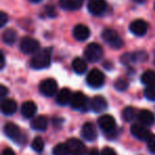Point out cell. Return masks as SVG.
Listing matches in <instances>:
<instances>
[{"mask_svg": "<svg viewBox=\"0 0 155 155\" xmlns=\"http://www.w3.org/2000/svg\"><path fill=\"white\" fill-rule=\"evenodd\" d=\"M51 64V49L47 48L37 52L31 60V67L34 69H45L48 68Z\"/></svg>", "mask_w": 155, "mask_h": 155, "instance_id": "1", "label": "cell"}, {"mask_svg": "<svg viewBox=\"0 0 155 155\" xmlns=\"http://www.w3.org/2000/svg\"><path fill=\"white\" fill-rule=\"evenodd\" d=\"M127 87H129V82L125 79H123V78H119V79L116 80V82H115V88L119 91H127Z\"/></svg>", "mask_w": 155, "mask_h": 155, "instance_id": "29", "label": "cell"}, {"mask_svg": "<svg viewBox=\"0 0 155 155\" xmlns=\"http://www.w3.org/2000/svg\"><path fill=\"white\" fill-rule=\"evenodd\" d=\"M39 91L46 97H53L58 91V83L53 79H46L39 84Z\"/></svg>", "mask_w": 155, "mask_h": 155, "instance_id": "9", "label": "cell"}, {"mask_svg": "<svg viewBox=\"0 0 155 155\" xmlns=\"http://www.w3.org/2000/svg\"><path fill=\"white\" fill-rule=\"evenodd\" d=\"M91 35V31H89L88 27L84 26V25H77L73 28V36L77 41H84Z\"/></svg>", "mask_w": 155, "mask_h": 155, "instance_id": "15", "label": "cell"}, {"mask_svg": "<svg viewBox=\"0 0 155 155\" xmlns=\"http://www.w3.org/2000/svg\"><path fill=\"white\" fill-rule=\"evenodd\" d=\"M87 100L86 96L82 93V91H75L72 94V97L70 100V105L74 110H85V106L87 105Z\"/></svg>", "mask_w": 155, "mask_h": 155, "instance_id": "11", "label": "cell"}, {"mask_svg": "<svg viewBox=\"0 0 155 155\" xmlns=\"http://www.w3.org/2000/svg\"><path fill=\"white\" fill-rule=\"evenodd\" d=\"M16 38H17V33L13 29H7L5 30V32L2 33V39L5 41V44L11 46L13 44H15Z\"/></svg>", "mask_w": 155, "mask_h": 155, "instance_id": "24", "label": "cell"}, {"mask_svg": "<svg viewBox=\"0 0 155 155\" xmlns=\"http://www.w3.org/2000/svg\"><path fill=\"white\" fill-rule=\"evenodd\" d=\"M31 147H32V149L35 151V152L41 153L44 151V148H45V142H44V140L41 139V137H35L34 139H33L32 143H31Z\"/></svg>", "mask_w": 155, "mask_h": 155, "instance_id": "28", "label": "cell"}, {"mask_svg": "<svg viewBox=\"0 0 155 155\" xmlns=\"http://www.w3.org/2000/svg\"><path fill=\"white\" fill-rule=\"evenodd\" d=\"M133 1L136 3H139V5H142V3L146 2V0H133Z\"/></svg>", "mask_w": 155, "mask_h": 155, "instance_id": "41", "label": "cell"}, {"mask_svg": "<svg viewBox=\"0 0 155 155\" xmlns=\"http://www.w3.org/2000/svg\"><path fill=\"white\" fill-rule=\"evenodd\" d=\"M3 131H5V135H7L10 139L13 140V141L21 143L25 140V137H24V135H22L21 131H20L19 127L16 125L15 123L8 122L7 124L5 125V127H3Z\"/></svg>", "mask_w": 155, "mask_h": 155, "instance_id": "6", "label": "cell"}, {"mask_svg": "<svg viewBox=\"0 0 155 155\" xmlns=\"http://www.w3.org/2000/svg\"><path fill=\"white\" fill-rule=\"evenodd\" d=\"M131 133L134 137H136L137 139L142 140V141H147L148 138L151 136V132L146 125L143 124H138V123H135L131 127Z\"/></svg>", "mask_w": 155, "mask_h": 155, "instance_id": "10", "label": "cell"}, {"mask_svg": "<svg viewBox=\"0 0 155 155\" xmlns=\"http://www.w3.org/2000/svg\"><path fill=\"white\" fill-rule=\"evenodd\" d=\"M53 155H68L69 150L67 143H58L53 148Z\"/></svg>", "mask_w": 155, "mask_h": 155, "instance_id": "27", "label": "cell"}, {"mask_svg": "<svg viewBox=\"0 0 155 155\" xmlns=\"http://www.w3.org/2000/svg\"><path fill=\"white\" fill-rule=\"evenodd\" d=\"M147 144H148V148L150 150V152L155 154V134H151V136L147 140Z\"/></svg>", "mask_w": 155, "mask_h": 155, "instance_id": "32", "label": "cell"}, {"mask_svg": "<svg viewBox=\"0 0 155 155\" xmlns=\"http://www.w3.org/2000/svg\"><path fill=\"white\" fill-rule=\"evenodd\" d=\"M87 8H88V11L93 15L99 16L102 15L106 11L107 5H106L105 0H91L88 2Z\"/></svg>", "mask_w": 155, "mask_h": 155, "instance_id": "12", "label": "cell"}, {"mask_svg": "<svg viewBox=\"0 0 155 155\" xmlns=\"http://www.w3.org/2000/svg\"><path fill=\"white\" fill-rule=\"evenodd\" d=\"M66 143L68 146L69 155H85L86 153L85 144L78 138H70Z\"/></svg>", "mask_w": 155, "mask_h": 155, "instance_id": "8", "label": "cell"}, {"mask_svg": "<svg viewBox=\"0 0 155 155\" xmlns=\"http://www.w3.org/2000/svg\"><path fill=\"white\" fill-rule=\"evenodd\" d=\"M130 31L136 36H143L148 31V24L142 19H136L130 25Z\"/></svg>", "mask_w": 155, "mask_h": 155, "instance_id": "13", "label": "cell"}, {"mask_svg": "<svg viewBox=\"0 0 155 155\" xmlns=\"http://www.w3.org/2000/svg\"><path fill=\"white\" fill-rule=\"evenodd\" d=\"M132 55H133V61H134V63L142 62V61H144V60H147V58H148V54H147L144 51H137V52H134V53H132Z\"/></svg>", "mask_w": 155, "mask_h": 155, "instance_id": "31", "label": "cell"}, {"mask_svg": "<svg viewBox=\"0 0 155 155\" xmlns=\"http://www.w3.org/2000/svg\"><path fill=\"white\" fill-rule=\"evenodd\" d=\"M154 7H155V5H154Z\"/></svg>", "mask_w": 155, "mask_h": 155, "instance_id": "44", "label": "cell"}, {"mask_svg": "<svg viewBox=\"0 0 155 155\" xmlns=\"http://www.w3.org/2000/svg\"><path fill=\"white\" fill-rule=\"evenodd\" d=\"M17 110V103L13 99H5L1 102V112L5 115H13Z\"/></svg>", "mask_w": 155, "mask_h": 155, "instance_id": "20", "label": "cell"}, {"mask_svg": "<svg viewBox=\"0 0 155 155\" xmlns=\"http://www.w3.org/2000/svg\"><path fill=\"white\" fill-rule=\"evenodd\" d=\"M86 82L93 88H100L103 86L104 82H105L104 73L97 68L91 69L86 77Z\"/></svg>", "mask_w": 155, "mask_h": 155, "instance_id": "3", "label": "cell"}, {"mask_svg": "<svg viewBox=\"0 0 155 155\" xmlns=\"http://www.w3.org/2000/svg\"><path fill=\"white\" fill-rule=\"evenodd\" d=\"M91 108L95 113H101L107 108V101L102 96H96L91 102Z\"/></svg>", "mask_w": 155, "mask_h": 155, "instance_id": "17", "label": "cell"}, {"mask_svg": "<svg viewBox=\"0 0 155 155\" xmlns=\"http://www.w3.org/2000/svg\"><path fill=\"white\" fill-rule=\"evenodd\" d=\"M72 69L78 74H83L87 69L86 62L81 58H75L72 61Z\"/></svg>", "mask_w": 155, "mask_h": 155, "instance_id": "23", "label": "cell"}, {"mask_svg": "<svg viewBox=\"0 0 155 155\" xmlns=\"http://www.w3.org/2000/svg\"><path fill=\"white\" fill-rule=\"evenodd\" d=\"M71 97H72V93L70 89L68 88H63L60 91V93L56 96V102L60 105H66V104L70 103Z\"/></svg>", "mask_w": 155, "mask_h": 155, "instance_id": "21", "label": "cell"}, {"mask_svg": "<svg viewBox=\"0 0 155 155\" xmlns=\"http://www.w3.org/2000/svg\"><path fill=\"white\" fill-rule=\"evenodd\" d=\"M1 155H15V152H14L12 149L7 148V149H5V150L2 151V154H1Z\"/></svg>", "mask_w": 155, "mask_h": 155, "instance_id": "38", "label": "cell"}, {"mask_svg": "<svg viewBox=\"0 0 155 155\" xmlns=\"http://www.w3.org/2000/svg\"><path fill=\"white\" fill-rule=\"evenodd\" d=\"M5 55L1 53V69H3L5 67Z\"/></svg>", "mask_w": 155, "mask_h": 155, "instance_id": "40", "label": "cell"}, {"mask_svg": "<svg viewBox=\"0 0 155 155\" xmlns=\"http://www.w3.org/2000/svg\"><path fill=\"white\" fill-rule=\"evenodd\" d=\"M83 5V0H60V7L67 11L79 10Z\"/></svg>", "mask_w": 155, "mask_h": 155, "instance_id": "19", "label": "cell"}, {"mask_svg": "<svg viewBox=\"0 0 155 155\" xmlns=\"http://www.w3.org/2000/svg\"><path fill=\"white\" fill-rule=\"evenodd\" d=\"M48 127V119L45 116H37L31 122V127L36 131H45Z\"/></svg>", "mask_w": 155, "mask_h": 155, "instance_id": "22", "label": "cell"}, {"mask_svg": "<svg viewBox=\"0 0 155 155\" xmlns=\"http://www.w3.org/2000/svg\"><path fill=\"white\" fill-rule=\"evenodd\" d=\"M144 97L150 101H155V84L149 85L144 88Z\"/></svg>", "mask_w": 155, "mask_h": 155, "instance_id": "30", "label": "cell"}, {"mask_svg": "<svg viewBox=\"0 0 155 155\" xmlns=\"http://www.w3.org/2000/svg\"><path fill=\"white\" fill-rule=\"evenodd\" d=\"M81 135H82V137L84 139L88 140V141H94V140L97 139L98 133L94 123L91 122L84 123L82 127V131H81Z\"/></svg>", "mask_w": 155, "mask_h": 155, "instance_id": "14", "label": "cell"}, {"mask_svg": "<svg viewBox=\"0 0 155 155\" xmlns=\"http://www.w3.org/2000/svg\"><path fill=\"white\" fill-rule=\"evenodd\" d=\"M37 112V106L33 101H26L21 105V114L25 118H32Z\"/></svg>", "mask_w": 155, "mask_h": 155, "instance_id": "18", "label": "cell"}, {"mask_svg": "<svg viewBox=\"0 0 155 155\" xmlns=\"http://www.w3.org/2000/svg\"><path fill=\"white\" fill-rule=\"evenodd\" d=\"M102 37H103L104 41L114 49H119L123 46V41L121 37L113 29H105L102 32Z\"/></svg>", "mask_w": 155, "mask_h": 155, "instance_id": "5", "label": "cell"}, {"mask_svg": "<svg viewBox=\"0 0 155 155\" xmlns=\"http://www.w3.org/2000/svg\"><path fill=\"white\" fill-rule=\"evenodd\" d=\"M138 120L141 124L146 125V127H151L155 123V116L151 110H141L138 113L137 116Z\"/></svg>", "mask_w": 155, "mask_h": 155, "instance_id": "16", "label": "cell"}, {"mask_svg": "<svg viewBox=\"0 0 155 155\" xmlns=\"http://www.w3.org/2000/svg\"><path fill=\"white\" fill-rule=\"evenodd\" d=\"M46 12H47L48 16H50V17H55L56 16V11L54 9V7H47Z\"/></svg>", "mask_w": 155, "mask_h": 155, "instance_id": "36", "label": "cell"}, {"mask_svg": "<svg viewBox=\"0 0 155 155\" xmlns=\"http://www.w3.org/2000/svg\"><path fill=\"white\" fill-rule=\"evenodd\" d=\"M8 20H9L8 15L5 12H1V13H0V27H5V24L8 22Z\"/></svg>", "mask_w": 155, "mask_h": 155, "instance_id": "35", "label": "cell"}, {"mask_svg": "<svg viewBox=\"0 0 155 155\" xmlns=\"http://www.w3.org/2000/svg\"><path fill=\"white\" fill-rule=\"evenodd\" d=\"M140 80H141L142 84L147 85V86H149V85H154L155 84V71L151 70V69L146 70L141 74Z\"/></svg>", "mask_w": 155, "mask_h": 155, "instance_id": "25", "label": "cell"}, {"mask_svg": "<svg viewBox=\"0 0 155 155\" xmlns=\"http://www.w3.org/2000/svg\"><path fill=\"white\" fill-rule=\"evenodd\" d=\"M19 47L25 54H34L38 51L39 43L32 37H24L20 41Z\"/></svg>", "mask_w": 155, "mask_h": 155, "instance_id": "7", "label": "cell"}, {"mask_svg": "<svg viewBox=\"0 0 155 155\" xmlns=\"http://www.w3.org/2000/svg\"><path fill=\"white\" fill-rule=\"evenodd\" d=\"M87 155H101V153H100L97 149H91V150L87 153Z\"/></svg>", "mask_w": 155, "mask_h": 155, "instance_id": "39", "label": "cell"}, {"mask_svg": "<svg viewBox=\"0 0 155 155\" xmlns=\"http://www.w3.org/2000/svg\"><path fill=\"white\" fill-rule=\"evenodd\" d=\"M136 116H138L136 114V110L132 106H127L122 110V119L125 122H131L136 118Z\"/></svg>", "mask_w": 155, "mask_h": 155, "instance_id": "26", "label": "cell"}, {"mask_svg": "<svg viewBox=\"0 0 155 155\" xmlns=\"http://www.w3.org/2000/svg\"><path fill=\"white\" fill-rule=\"evenodd\" d=\"M31 1H32V2H39L41 0H31Z\"/></svg>", "mask_w": 155, "mask_h": 155, "instance_id": "42", "label": "cell"}, {"mask_svg": "<svg viewBox=\"0 0 155 155\" xmlns=\"http://www.w3.org/2000/svg\"><path fill=\"white\" fill-rule=\"evenodd\" d=\"M84 55L88 62L96 63L101 60L102 55H103V49L98 43H91L87 45L84 51Z\"/></svg>", "mask_w": 155, "mask_h": 155, "instance_id": "4", "label": "cell"}, {"mask_svg": "<svg viewBox=\"0 0 155 155\" xmlns=\"http://www.w3.org/2000/svg\"><path fill=\"white\" fill-rule=\"evenodd\" d=\"M98 124L107 136H112L114 133H116V120L114 119V117L110 116V115H102L101 117H99Z\"/></svg>", "mask_w": 155, "mask_h": 155, "instance_id": "2", "label": "cell"}, {"mask_svg": "<svg viewBox=\"0 0 155 155\" xmlns=\"http://www.w3.org/2000/svg\"><path fill=\"white\" fill-rule=\"evenodd\" d=\"M7 94H8V89H7V87L5 86V85H1L0 86V97L2 98H5V96H7Z\"/></svg>", "mask_w": 155, "mask_h": 155, "instance_id": "37", "label": "cell"}, {"mask_svg": "<svg viewBox=\"0 0 155 155\" xmlns=\"http://www.w3.org/2000/svg\"><path fill=\"white\" fill-rule=\"evenodd\" d=\"M154 58H155V52H154Z\"/></svg>", "mask_w": 155, "mask_h": 155, "instance_id": "43", "label": "cell"}, {"mask_svg": "<svg viewBox=\"0 0 155 155\" xmlns=\"http://www.w3.org/2000/svg\"><path fill=\"white\" fill-rule=\"evenodd\" d=\"M101 155H117V153L114 149L110 148V147H105V148H103V150H102Z\"/></svg>", "mask_w": 155, "mask_h": 155, "instance_id": "34", "label": "cell"}, {"mask_svg": "<svg viewBox=\"0 0 155 155\" xmlns=\"http://www.w3.org/2000/svg\"><path fill=\"white\" fill-rule=\"evenodd\" d=\"M121 62H122L123 65H129V64H131V63H134L132 53H124L123 54V55L121 56Z\"/></svg>", "mask_w": 155, "mask_h": 155, "instance_id": "33", "label": "cell"}]
</instances>
